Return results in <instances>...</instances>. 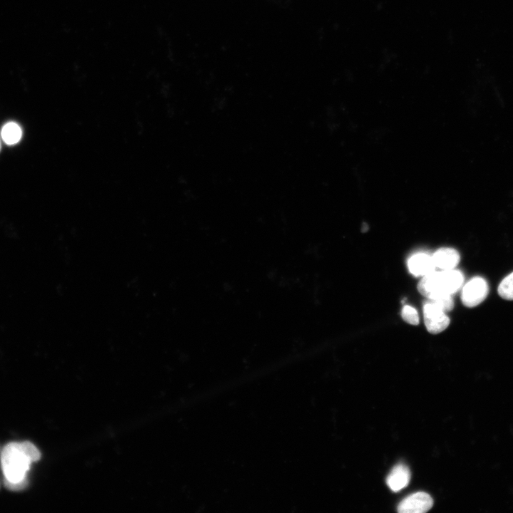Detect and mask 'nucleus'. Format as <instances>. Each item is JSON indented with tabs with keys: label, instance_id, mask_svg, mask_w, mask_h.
Segmentation results:
<instances>
[{
	"label": "nucleus",
	"instance_id": "nucleus-1",
	"mask_svg": "<svg viewBox=\"0 0 513 513\" xmlns=\"http://www.w3.org/2000/svg\"><path fill=\"white\" fill-rule=\"evenodd\" d=\"M40 458V452L31 442L8 443L1 452V465L4 478L11 482L22 480L27 477L31 464Z\"/></svg>",
	"mask_w": 513,
	"mask_h": 513
},
{
	"label": "nucleus",
	"instance_id": "nucleus-2",
	"mask_svg": "<svg viewBox=\"0 0 513 513\" xmlns=\"http://www.w3.org/2000/svg\"><path fill=\"white\" fill-rule=\"evenodd\" d=\"M463 281V274L459 270L433 271L423 276L418 284V290L428 299L452 296L460 289Z\"/></svg>",
	"mask_w": 513,
	"mask_h": 513
},
{
	"label": "nucleus",
	"instance_id": "nucleus-3",
	"mask_svg": "<svg viewBox=\"0 0 513 513\" xmlns=\"http://www.w3.org/2000/svg\"><path fill=\"white\" fill-rule=\"evenodd\" d=\"M488 293L487 281L481 276H475L462 287L461 301L465 306L472 308L480 304L487 298Z\"/></svg>",
	"mask_w": 513,
	"mask_h": 513
},
{
	"label": "nucleus",
	"instance_id": "nucleus-4",
	"mask_svg": "<svg viewBox=\"0 0 513 513\" xmlns=\"http://www.w3.org/2000/svg\"><path fill=\"white\" fill-rule=\"evenodd\" d=\"M423 317L428 331L432 334L446 329L450 321L444 311L429 301L423 306Z\"/></svg>",
	"mask_w": 513,
	"mask_h": 513
},
{
	"label": "nucleus",
	"instance_id": "nucleus-5",
	"mask_svg": "<svg viewBox=\"0 0 513 513\" xmlns=\"http://www.w3.org/2000/svg\"><path fill=\"white\" fill-rule=\"evenodd\" d=\"M433 504L432 497L426 492H418L403 499L398 506L400 513H424Z\"/></svg>",
	"mask_w": 513,
	"mask_h": 513
},
{
	"label": "nucleus",
	"instance_id": "nucleus-6",
	"mask_svg": "<svg viewBox=\"0 0 513 513\" xmlns=\"http://www.w3.org/2000/svg\"><path fill=\"white\" fill-rule=\"evenodd\" d=\"M408 267L410 272L415 276H423L435 269L432 256L425 253H418L411 256L408 261Z\"/></svg>",
	"mask_w": 513,
	"mask_h": 513
},
{
	"label": "nucleus",
	"instance_id": "nucleus-7",
	"mask_svg": "<svg viewBox=\"0 0 513 513\" xmlns=\"http://www.w3.org/2000/svg\"><path fill=\"white\" fill-rule=\"evenodd\" d=\"M435 267L441 270L453 269L458 264L460 256L452 248L443 247L437 250L432 256Z\"/></svg>",
	"mask_w": 513,
	"mask_h": 513
},
{
	"label": "nucleus",
	"instance_id": "nucleus-8",
	"mask_svg": "<svg viewBox=\"0 0 513 513\" xmlns=\"http://www.w3.org/2000/svg\"><path fill=\"white\" fill-rule=\"evenodd\" d=\"M410 472L404 464L395 465L387 477L386 482L393 492H398L405 488L410 482Z\"/></svg>",
	"mask_w": 513,
	"mask_h": 513
},
{
	"label": "nucleus",
	"instance_id": "nucleus-9",
	"mask_svg": "<svg viewBox=\"0 0 513 513\" xmlns=\"http://www.w3.org/2000/svg\"><path fill=\"white\" fill-rule=\"evenodd\" d=\"M22 135L19 125L14 122H9L1 129V136L4 142L9 145L17 143Z\"/></svg>",
	"mask_w": 513,
	"mask_h": 513
},
{
	"label": "nucleus",
	"instance_id": "nucleus-10",
	"mask_svg": "<svg viewBox=\"0 0 513 513\" xmlns=\"http://www.w3.org/2000/svg\"><path fill=\"white\" fill-rule=\"evenodd\" d=\"M497 292L502 299L513 301V271L502 280L498 286Z\"/></svg>",
	"mask_w": 513,
	"mask_h": 513
},
{
	"label": "nucleus",
	"instance_id": "nucleus-11",
	"mask_svg": "<svg viewBox=\"0 0 513 513\" xmlns=\"http://www.w3.org/2000/svg\"><path fill=\"white\" fill-rule=\"evenodd\" d=\"M428 301L435 304L445 312L451 311L454 307V301L452 296H440L433 299H428Z\"/></svg>",
	"mask_w": 513,
	"mask_h": 513
},
{
	"label": "nucleus",
	"instance_id": "nucleus-12",
	"mask_svg": "<svg viewBox=\"0 0 513 513\" xmlns=\"http://www.w3.org/2000/svg\"><path fill=\"white\" fill-rule=\"evenodd\" d=\"M403 319L409 324L418 325L419 323V316L418 311L409 305H405L401 311Z\"/></svg>",
	"mask_w": 513,
	"mask_h": 513
},
{
	"label": "nucleus",
	"instance_id": "nucleus-13",
	"mask_svg": "<svg viewBox=\"0 0 513 513\" xmlns=\"http://www.w3.org/2000/svg\"><path fill=\"white\" fill-rule=\"evenodd\" d=\"M4 486L11 491H20L24 489L28 485L27 477L19 482H11L4 479Z\"/></svg>",
	"mask_w": 513,
	"mask_h": 513
},
{
	"label": "nucleus",
	"instance_id": "nucleus-14",
	"mask_svg": "<svg viewBox=\"0 0 513 513\" xmlns=\"http://www.w3.org/2000/svg\"><path fill=\"white\" fill-rule=\"evenodd\" d=\"M0 148H1V142H0Z\"/></svg>",
	"mask_w": 513,
	"mask_h": 513
}]
</instances>
